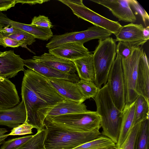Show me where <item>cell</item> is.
<instances>
[{"mask_svg": "<svg viewBox=\"0 0 149 149\" xmlns=\"http://www.w3.org/2000/svg\"><path fill=\"white\" fill-rule=\"evenodd\" d=\"M24 71L21 95L26 112L25 123L38 131L44 128V122L48 114L66 99L46 78L30 69Z\"/></svg>", "mask_w": 149, "mask_h": 149, "instance_id": "6da1fadb", "label": "cell"}, {"mask_svg": "<svg viewBox=\"0 0 149 149\" xmlns=\"http://www.w3.org/2000/svg\"><path fill=\"white\" fill-rule=\"evenodd\" d=\"M96 112L100 117L102 134L118 143L122 119V112L116 106L111 97L107 83L99 90L93 98Z\"/></svg>", "mask_w": 149, "mask_h": 149, "instance_id": "7a4b0ae2", "label": "cell"}, {"mask_svg": "<svg viewBox=\"0 0 149 149\" xmlns=\"http://www.w3.org/2000/svg\"><path fill=\"white\" fill-rule=\"evenodd\" d=\"M47 131L44 144L46 149H72L100 136V128L89 132L66 129L44 121Z\"/></svg>", "mask_w": 149, "mask_h": 149, "instance_id": "3957f363", "label": "cell"}, {"mask_svg": "<svg viewBox=\"0 0 149 149\" xmlns=\"http://www.w3.org/2000/svg\"><path fill=\"white\" fill-rule=\"evenodd\" d=\"M93 52V59L95 73V84L99 89L107 83L108 74L117 54L115 40L109 37L99 40Z\"/></svg>", "mask_w": 149, "mask_h": 149, "instance_id": "277c9868", "label": "cell"}, {"mask_svg": "<svg viewBox=\"0 0 149 149\" xmlns=\"http://www.w3.org/2000/svg\"><path fill=\"white\" fill-rule=\"evenodd\" d=\"M44 121L54 125L70 130L89 132L100 128V117L96 111L65 114Z\"/></svg>", "mask_w": 149, "mask_h": 149, "instance_id": "5b68a950", "label": "cell"}, {"mask_svg": "<svg viewBox=\"0 0 149 149\" xmlns=\"http://www.w3.org/2000/svg\"><path fill=\"white\" fill-rule=\"evenodd\" d=\"M67 6L78 18L102 27L115 35L122 25L118 21L111 20L95 12L85 6L82 0H58Z\"/></svg>", "mask_w": 149, "mask_h": 149, "instance_id": "8992f818", "label": "cell"}, {"mask_svg": "<svg viewBox=\"0 0 149 149\" xmlns=\"http://www.w3.org/2000/svg\"><path fill=\"white\" fill-rule=\"evenodd\" d=\"M109 90L116 107L122 111L126 104L125 84L122 59L117 54L107 78Z\"/></svg>", "mask_w": 149, "mask_h": 149, "instance_id": "52a82bcc", "label": "cell"}, {"mask_svg": "<svg viewBox=\"0 0 149 149\" xmlns=\"http://www.w3.org/2000/svg\"><path fill=\"white\" fill-rule=\"evenodd\" d=\"M112 34L105 29L94 26L81 31L67 33L62 35H54L49 42L46 44V47L49 49L68 43L80 42L84 44L94 39H104L110 37Z\"/></svg>", "mask_w": 149, "mask_h": 149, "instance_id": "ba28073f", "label": "cell"}, {"mask_svg": "<svg viewBox=\"0 0 149 149\" xmlns=\"http://www.w3.org/2000/svg\"><path fill=\"white\" fill-rule=\"evenodd\" d=\"M143 51L141 47H135L129 57L122 59L125 84L126 105L131 104L139 95L136 91V83L139 62Z\"/></svg>", "mask_w": 149, "mask_h": 149, "instance_id": "9c48e42d", "label": "cell"}, {"mask_svg": "<svg viewBox=\"0 0 149 149\" xmlns=\"http://www.w3.org/2000/svg\"><path fill=\"white\" fill-rule=\"evenodd\" d=\"M24 60L13 50L0 51V77L11 78L20 71H24Z\"/></svg>", "mask_w": 149, "mask_h": 149, "instance_id": "30bf717a", "label": "cell"}, {"mask_svg": "<svg viewBox=\"0 0 149 149\" xmlns=\"http://www.w3.org/2000/svg\"><path fill=\"white\" fill-rule=\"evenodd\" d=\"M110 10L119 21L135 22L136 17L130 8L129 0H91Z\"/></svg>", "mask_w": 149, "mask_h": 149, "instance_id": "8fae6325", "label": "cell"}, {"mask_svg": "<svg viewBox=\"0 0 149 149\" xmlns=\"http://www.w3.org/2000/svg\"><path fill=\"white\" fill-rule=\"evenodd\" d=\"M144 28L141 24L133 23L122 26L115 35V41L123 42L132 47L142 46L147 41L143 35Z\"/></svg>", "mask_w": 149, "mask_h": 149, "instance_id": "7c38bea8", "label": "cell"}, {"mask_svg": "<svg viewBox=\"0 0 149 149\" xmlns=\"http://www.w3.org/2000/svg\"><path fill=\"white\" fill-rule=\"evenodd\" d=\"M56 57L72 61L86 56L90 52L80 42H70L60 45L48 50Z\"/></svg>", "mask_w": 149, "mask_h": 149, "instance_id": "4fadbf2b", "label": "cell"}, {"mask_svg": "<svg viewBox=\"0 0 149 149\" xmlns=\"http://www.w3.org/2000/svg\"><path fill=\"white\" fill-rule=\"evenodd\" d=\"M47 79L59 94L66 100L80 103H83L86 100L80 92L77 83L63 79Z\"/></svg>", "mask_w": 149, "mask_h": 149, "instance_id": "5bb4252c", "label": "cell"}, {"mask_svg": "<svg viewBox=\"0 0 149 149\" xmlns=\"http://www.w3.org/2000/svg\"><path fill=\"white\" fill-rule=\"evenodd\" d=\"M24 66L47 79L55 78L65 79L77 83L79 80L75 74H70L61 72L37 62L32 59L24 60Z\"/></svg>", "mask_w": 149, "mask_h": 149, "instance_id": "9a60e30c", "label": "cell"}, {"mask_svg": "<svg viewBox=\"0 0 149 149\" xmlns=\"http://www.w3.org/2000/svg\"><path fill=\"white\" fill-rule=\"evenodd\" d=\"M26 119V109L22 101L13 107L0 109V125L13 128L25 123Z\"/></svg>", "mask_w": 149, "mask_h": 149, "instance_id": "2e32d148", "label": "cell"}, {"mask_svg": "<svg viewBox=\"0 0 149 149\" xmlns=\"http://www.w3.org/2000/svg\"><path fill=\"white\" fill-rule=\"evenodd\" d=\"M36 61L65 73L72 74L77 72L73 61L63 59L49 53L32 57Z\"/></svg>", "mask_w": 149, "mask_h": 149, "instance_id": "e0dca14e", "label": "cell"}, {"mask_svg": "<svg viewBox=\"0 0 149 149\" xmlns=\"http://www.w3.org/2000/svg\"><path fill=\"white\" fill-rule=\"evenodd\" d=\"M136 91L138 95L143 97L149 103V68L148 58L144 51L139 62Z\"/></svg>", "mask_w": 149, "mask_h": 149, "instance_id": "ac0fdd59", "label": "cell"}, {"mask_svg": "<svg viewBox=\"0 0 149 149\" xmlns=\"http://www.w3.org/2000/svg\"><path fill=\"white\" fill-rule=\"evenodd\" d=\"M15 85L8 79L0 77V109L13 107L19 102Z\"/></svg>", "mask_w": 149, "mask_h": 149, "instance_id": "d6986e66", "label": "cell"}, {"mask_svg": "<svg viewBox=\"0 0 149 149\" xmlns=\"http://www.w3.org/2000/svg\"><path fill=\"white\" fill-rule=\"evenodd\" d=\"M136 99L132 103L126 105L122 110V119L119 137L116 146L119 149L128 136L133 127Z\"/></svg>", "mask_w": 149, "mask_h": 149, "instance_id": "ffe728a7", "label": "cell"}, {"mask_svg": "<svg viewBox=\"0 0 149 149\" xmlns=\"http://www.w3.org/2000/svg\"><path fill=\"white\" fill-rule=\"evenodd\" d=\"M85 104L65 100L58 104L48 114L45 118H51L65 114L80 113L88 111Z\"/></svg>", "mask_w": 149, "mask_h": 149, "instance_id": "44dd1931", "label": "cell"}, {"mask_svg": "<svg viewBox=\"0 0 149 149\" xmlns=\"http://www.w3.org/2000/svg\"><path fill=\"white\" fill-rule=\"evenodd\" d=\"M73 62L80 79L94 82L95 73L93 54L90 52L86 56L74 61Z\"/></svg>", "mask_w": 149, "mask_h": 149, "instance_id": "7402d4cb", "label": "cell"}, {"mask_svg": "<svg viewBox=\"0 0 149 149\" xmlns=\"http://www.w3.org/2000/svg\"><path fill=\"white\" fill-rule=\"evenodd\" d=\"M6 24L28 33L33 36L35 38L42 40L47 41L53 36L51 29L22 23L10 19L6 20Z\"/></svg>", "mask_w": 149, "mask_h": 149, "instance_id": "603a6c76", "label": "cell"}, {"mask_svg": "<svg viewBox=\"0 0 149 149\" xmlns=\"http://www.w3.org/2000/svg\"><path fill=\"white\" fill-rule=\"evenodd\" d=\"M135 149H149V120L140 123L136 137Z\"/></svg>", "mask_w": 149, "mask_h": 149, "instance_id": "cb8c5ba5", "label": "cell"}, {"mask_svg": "<svg viewBox=\"0 0 149 149\" xmlns=\"http://www.w3.org/2000/svg\"><path fill=\"white\" fill-rule=\"evenodd\" d=\"M136 100L133 126L149 119V103L140 95L138 96Z\"/></svg>", "mask_w": 149, "mask_h": 149, "instance_id": "d4e9b609", "label": "cell"}, {"mask_svg": "<svg viewBox=\"0 0 149 149\" xmlns=\"http://www.w3.org/2000/svg\"><path fill=\"white\" fill-rule=\"evenodd\" d=\"M47 132L44 128L37 131L31 138L16 149H46L44 142Z\"/></svg>", "mask_w": 149, "mask_h": 149, "instance_id": "484cf974", "label": "cell"}, {"mask_svg": "<svg viewBox=\"0 0 149 149\" xmlns=\"http://www.w3.org/2000/svg\"><path fill=\"white\" fill-rule=\"evenodd\" d=\"M116 146V144L109 138L103 136L79 146L72 149H97Z\"/></svg>", "mask_w": 149, "mask_h": 149, "instance_id": "4316f807", "label": "cell"}, {"mask_svg": "<svg viewBox=\"0 0 149 149\" xmlns=\"http://www.w3.org/2000/svg\"><path fill=\"white\" fill-rule=\"evenodd\" d=\"M81 94L86 100L93 98L97 94L99 89L92 81L80 79L77 83Z\"/></svg>", "mask_w": 149, "mask_h": 149, "instance_id": "83f0119b", "label": "cell"}, {"mask_svg": "<svg viewBox=\"0 0 149 149\" xmlns=\"http://www.w3.org/2000/svg\"><path fill=\"white\" fill-rule=\"evenodd\" d=\"M5 36L21 43L23 44L22 47L28 49H29L27 45H31L36 41L35 38L33 36L22 30L17 33Z\"/></svg>", "mask_w": 149, "mask_h": 149, "instance_id": "f1b7e54d", "label": "cell"}, {"mask_svg": "<svg viewBox=\"0 0 149 149\" xmlns=\"http://www.w3.org/2000/svg\"><path fill=\"white\" fill-rule=\"evenodd\" d=\"M33 136V135H29L4 141L0 149H16L30 139Z\"/></svg>", "mask_w": 149, "mask_h": 149, "instance_id": "f546056e", "label": "cell"}, {"mask_svg": "<svg viewBox=\"0 0 149 149\" xmlns=\"http://www.w3.org/2000/svg\"><path fill=\"white\" fill-rule=\"evenodd\" d=\"M140 124L132 127L127 138L119 149H135V141Z\"/></svg>", "mask_w": 149, "mask_h": 149, "instance_id": "4dcf8cb0", "label": "cell"}, {"mask_svg": "<svg viewBox=\"0 0 149 149\" xmlns=\"http://www.w3.org/2000/svg\"><path fill=\"white\" fill-rule=\"evenodd\" d=\"M134 47L124 42L118 41L116 47L117 54L122 59H126L131 55Z\"/></svg>", "mask_w": 149, "mask_h": 149, "instance_id": "1f68e13d", "label": "cell"}, {"mask_svg": "<svg viewBox=\"0 0 149 149\" xmlns=\"http://www.w3.org/2000/svg\"><path fill=\"white\" fill-rule=\"evenodd\" d=\"M34 127L32 125L24 123L15 127L9 134V136L22 135L32 133V130Z\"/></svg>", "mask_w": 149, "mask_h": 149, "instance_id": "d6a6232c", "label": "cell"}, {"mask_svg": "<svg viewBox=\"0 0 149 149\" xmlns=\"http://www.w3.org/2000/svg\"><path fill=\"white\" fill-rule=\"evenodd\" d=\"M30 24L48 29L53 28L54 27L48 17L42 15L34 16L32 18Z\"/></svg>", "mask_w": 149, "mask_h": 149, "instance_id": "836d02e7", "label": "cell"}, {"mask_svg": "<svg viewBox=\"0 0 149 149\" xmlns=\"http://www.w3.org/2000/svg\"><path fill=\"white\" fill-rule=\"evenodd\" d=\"M130 6H131L137 13H139L142 18V20L146 27L149 26V15L139 2L136 0H129Z\"/></svg>", "mask_w": 149, "mask_h": 149, "instance_id": "e575fe53", "label": "cell"}, {"mask_svg": "<svg viewBox=\"0 0 149 149\" xmlns=\"http://www.w3.org/2000/svg\"><path fill=\"white\" fill-rule=\"evenodd\" d=\"M0 45L5 48L7 47L15 48L21 46L23 47L21 43L3 35L0 33Z\"/></svg>", "mask_w": 149, "mask_h": 149, "instance_id": "d590c367", "label": "cell"}, {"mask_svg": "<svg viewBox=\"0 0 149 149\" xmlns=\"http://www.w3.org/2000/svg\"><path fill=\"white\" fill-rule=\"evenodd\" d=\"M17 3L16 0H0V11H6Z\"/></svg>", "mask_w": 149, "mask_h": 149, "instance_id": "8d00e7d4", "label": "cell"}, {"mask_svg": "<svg viewBox=\"0 0 149 149\" xmlns=\"http://www.w3.org/2000/svg\"><path fill=\"white\" fill-rule=\"evenodd\" d=\"M21 30L12 26L7 25L1 29L0 33L4 36H7L17 33Z\"/></svg>", "mask_w": 149, "mask_h": 149, "instance_id": "74e56055", "label": "cell"}, {"mask_svg": "<svg viewBox=\"0 0 149 149\" xmlns=\"http://www.w3.org/2000/svg\"><path fill=\"white\" fill-rule=\"evenodd\" d=\"M17 3H21L22 4L28 3L30 5H34L37 3L42 4L45 2H47L49 0H16Z\"/></svg>", "mask_w": 149, "mask_h": 149, "instance_id": "f35d334b", "label": "cell"}, {"mask_svg": "<svg viewBox=\"0 0 149 149\" xmlns=\"http://www.w3.org/2000/svg\"><path fill=\"white\" fill-rule=\"evenodd\" d=\"M8 132L6 129L0 128V145L3 143L5 140L9 136V134H5Z\"/></svg>", "mask_w": 149, "mask_h": 149, "instance_id": "ab89813d", "label": "cell"}, {"mask_svg": "<svg viewBox=\"0 0 149 149\" xmlns=\"http://www.w3.org/2000/svg\"><path fill=\"white\" fill-rule=\"evenodd\" d=\"M143 36L144 39L148 41L149 39V26L144 28L142 31Z\"/></svg>", "mask_w": 149, "mask_h": 149, "instance_id": "60d3db41", "label": "cell"}, {"mask_svg": "<svg viewBox=\"0 0 149 149\" xmlns=\"http://www.w3.org/2000/svg\"><path fill=\"white\" fill-rule=\"evenodd\" d=\"M118 149V148L116 147V146H112V147H107L101 148H98V149Z\"/></svg>", "mask_w": 149, "mask_h": 149, "instance_id": "b9f144b4", "label": "cell"}, {"mask_svg": "<svg viewBox=\"0 0 149 149\" xmlns=\"http://www.w3.org/2000/svg\"><path fill=\"white\" fill-rule=\"evenodd\" d=\"M4 27V25L0 22V31L1 29Z\"/></svg>", "mask_w": 149, "mask_h": 149, "instance_id": "7bdbcfd3", "label": "cell"}]
</instances>
